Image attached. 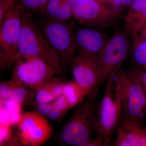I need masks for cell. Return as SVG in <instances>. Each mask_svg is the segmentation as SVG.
Returning a JSON list of instances; mask_svg holds the SVG:
<instances>
[{
	"instance_id": "obj_1",
	"label": "cell",
	"mask_w": 146,
	"mask_h": 146,
	"mask_svg": "<svg viewBox=\"0 0 146 146\" xmlns=\"http://www.w3.org/2000/svg\"><path fill=\"white\" fill-rule=\"evenodd\" d=\"M97 100L86 98L76 106L70 118L52 136L53 141L63 146H86L93 139L98 121Z\"/></svg>"
},
{
	"instance_id": "obj_2",
	"label": "cell",
	"mask_w": 146,
	"mask_h": 146,
	"mask_svg": "<svg viewBox=\"0 0 146 146\" xmlns=\"http://www.w3.org/2000/svg\"><path fill=\"white\" fill-rule=\"evenodd\" d=\"M19 44L21 55H31L42 58L54 69L56 74L65 76L66 69L59 57L50 47L32 16L22 13Z\"/></svg>"
},
{
	"instance_id": "obj_3",
	"label": "cell",
	"mask_w": 146,
	"mask_h": 146,
	"mask_svg": "<svg viewBox=\"0 0 146 146\" xmlns=\"http://www.w3.org/2000/svg\"><path fill=\"white\" fill-rule=\"evenodd\" d=\"M133 48L131 35L123 26L117 29L108 41L99 58L98 65V88L112 75H116L130 57Z\"/></svg>"
},
{
	"instance_id": "obj_4",
	"label": "cell",
	"mask_w": 146,
	"mask_h": 146,
	"mask_svg": "<svg viewBox=\"0 0 146 146\" xmlns=\"http://www.w3.org/2000/svg\"><path fill=\"white\" fill-rule=\"evenodd\" d=\"M36 23L47 43L60 58L67 72L72 70L76 50L74 23L70 21L62 22L45 17Z\"/></svg>"
},
{
	"instance_id": "obj_5",
	"label": "cell",
	"mask_w": 146,
	"mask_h": 146,
	"mask_svg": "<svg viewBox=\"0 0 146 146\" xmlns=\"http://www.w3.org/2000/svg\"><path fill=\"white\" fill-rule=\"evenodd\" d=\"M114 90L121 100L122 116L145 124L146 96L130 71L121 69L116 74Z\"/></svg>"
},
{
	"instance_id": "obj_6",
	"label": "cell",
	"mask_w": 146,
	"mask_h": 146,
	"mask_svg": "<svg viewBox=\"0 0 146 146\" xmlns=\"http://www.w3.org/2000/svg\"><path fill=\"white\" fill-rule=\"evenodd\" d=\"M116 75H112L107 79L104 96L98 104L95 132L102 138L104 146L111 145L113 134L122 116L121 100L114 90V77Z\"/></svg>"
},
{
	"instance_id": "obj_7",
	"label": "cell",
	"mask_w": 146,
	"mask_h": 146,
	"mask_svg": "<svg viewBox=\"0 0 146 146\" xmlns=\"http://www.w3.org/2000/svg\"><path fill=\"white\" fill-rule=\"evenodd\" d=\"M55 75L52 67L41 58L31 55H21L14 65L9 81L36 91Z\"/></svg>"
},
{
	"instance_id": "obj_8",
	"label": "cell",
	"mask_w": 146,
	"mask_h": 146,
	"mask_svg": "<svg viewBox=\"0 0 146 146\" xmlns=\"http://www.w3.org/2000/svg\"><path fill=\"white\" fill-rule=\"evenodd\" d=\"M22 22V13L12 6L0 25L1 70L15 65L21 56L19 44Z\"/></svg>"
},
{
	"instance_id": "obj_9",
	"label": "cell",
	"mask_w": 146,
	"mask_h": 146,
	"mask_svg": "<svg viewBox=\"0 0 146 146\" xmlns=\"http://www.w3.org/2000/svg\"><path fill=\"white\" fill-rule=\"evenodd\" d=\"M73 18L86 26L100 29L116 25L120 13L96 0H78L72 4Z\"/></svg>"
},
{
	"instance_id": "obj_10",
	"label": "cell",
	"mask_w": 146,
	"mask_h": 146,
	"mask_svg": "<svg viewBox=\"0 0 146 146\" xmlns=\"http://www.w3.org/2000/svg\"><path fill=\"white\" fill-rule=\"evenodd\" d=\"M17 127V134L22 145H42L53 135V128L48 119L36 111L23 113Z\"/></svg>"
},
{
	"instance_id": "obj_11",
	"label": "cell",
	"mask_w": 146,
	"mask_h": 146,
	"mask_svg": "<svg viewBox=\"0 0 146 146\" xmlns=\"http://www.w3.org/2000/svg\"><path fill=\"white\" fill-rule=\"evenodd\" d=\"M98 62L96 58L78 53L72 67L74 81L84 90L87 98L97 100L100 91Z\"/></svg>"
},
{
	"instance_id": "obj_12",
	"label": "cell",
	"mask_w": 146,
	"mask_h": 146,
	"mask_svg": "<svg viewBox=\"0 0 146 146\" xmlns=\"http://www.w3.org/2000/svg\"><path fill=\"white\" fill-rule=\"evenodd\" d=\"M74 39L79 54L98 60L108 40L98 29L84 25L74 31Z\"/></svg>"
},
{
	"instance_id": "obj_13",
	"label": "cell",
	"mask_w": 146,
	"mask_h": 146,
	"mask_svg": "<svg viewBox=\"0 0 146 146\" xmlns=\"http://www.w3.org/2000/svg\"><path fill=\"white\" fill-rule=\"evenodd\" d=\"M116 146H146L145 124L122 116L116 129Z\"/></svg>"
},
{
	"instance_id": "obj_14",
	"label": "cell",
	"mask_w": 146,
	"mask_h": 146,
	"mask_svg": "<svg viewBox=\"0 0 146 146\" xmlns=\"http://www.w3.org/2000/svg\"><path fill=\"white\" fill-rule=\"evenodd\" d=\"M146 21V0H134L124 18L123 27L131 35L133 41Z\"/></svg>"
},
{
	"instance_id": "obj_15",
	"label": "cell",
	"mask_w": 146,
	"mask_h": 146,
	"mask_svg": "<svg viewBox=\"0 0 146 146\" xmlns=\"http://www.w3.org/2000/svg\"><path fill=\"white\" fill-rule=\"evenodd\" d=\"M35 91L9 81L2 82L0 84V98L10 100L22 106L33 102L36 94Z\"/></svg>"
},
{
	"instance_id": "obj_16",
	"label": "cell",
	"mask_w": 146,
	"mask_h": 146,
	"mask_svg": "<svg viewBox=\"0 0 146 146\" xmlns=\"http://www.w3.org/2000/svg\"><path fill=\"white\" fill-rule=\"evenodd\" d=\"M69 0H50L42 16L55 21L68 22L73 17Z\"/></svg>"
},
{
	"instance_id": "obj_17",
	"label": "cell",
	"mask_w": 146,
	"mask_h": 146,
	"mask_svg": "<svg viewBox=\"0 0 146 146\" xmlns=\"http://www.w3.org/2000/svg\"><path fill=\"white\" fill-rule=\"evenodd\" d=\"M63 95L71 109L84 100L86 98L85 91L75 82H65Z\"/></svg>"
},
{
	"instance_id": "obj_18",
	"label": "cell",
	"mask_w": 146,
	"mask_h": 146,
	"mask_svg": "<svg viewBox=\"0 0 146 146\" xmlns=\"http://www.w3.org/2000/svg\"><path fill=\"white\" fill-rule=\"evenodd\" d=\"M50 0H15L14 6L24 14L43 16Z\"/></svg>"
},
{
	"instance_id": "obj_19",
	"label": "cell",
	"mask_w": 146,
	"mask_h": 146,
	"mask_svg": "<svg viewBox=\"0 0 146 146\" xmlns=\"http://www.w3.org/2000/svg\"><path fill=\"white\" fill-rule=\"evenodd\" d=\"M130 57L133 68L146 70V39L138 38L133 41Z\"/></svg>"
},
{
	"instance_id": "obj_20",
	"label": "cell",
	"mask_w": 146,
	"mask_h": 146,
	"mask_svg": "<svg viewBox=\"0 0 146 146\" xmlns=\"http://www.w3.org/2000/svg\"><path fill=\"white\" fill-rule=\"evenodd\" d=\"M0 106L3 107L9 113L12 126H17L23 116L21 105L10 100L0 98Z\"/></svg>"
},
{
	"instance_id": "obj_21",
	"label": "cell",
	"mask_w": 146,
	"mask_h": 146,
	"mask_svg": "<svg viewBox=\"0 0 146 146\" xmlns=\"http://www.w3.org/2000/svg\"><path fill=\"white\" fill-rule=\"evenodd\" d=\"M50 79L36 91L35 98L32 103L33 106L50 102L54 100V98L51 91Z\"/></svg>"
},
{
	"instance_id": "obj_22",
	"label": "cell",
	"mask_w": 146,
	"mask_h": 146,
	"mask_svg": "<svg viewBox=\"0 0 146 146\" xmlns=\"http://www.w3.org/2000/svg\"><path fill=\"white\" fill-rule=\"evenodd\" d=\"M65 81L61 77H56L55 75L50 79L51 91L54 100L63 94V86Z\"/></svg>"
},
{
	"instance_id": "obj_23",
	"label": "cell",
	"mask_w": 146,
	"mask_h": 146,
	"mask_svg": "<svg viewBox=\"0 0 146 146\" xmlns=\"http://www.w3.org/2000/svg\"><path fill=\"white\" fill-rule=\"evenodd\" d=\"M130 71L140 84L146 96V70L133 67Z\"/></svg>"
},
{
	"instance_id": "obj_24",
	"label": "cell",
	"mask_w": 146,
	"mask_h": 146,
	"mask_svg": "<svg viewBox=\"0 0 146 146\" xmlns=\"http://www.w3.org/2000/svg\"><path fill=\"white\" fill-rule=\"evenodd\" d=\"M11 127L0 125V146H6L13 137Z\"/></svg>"
},
{
	"instance_id": "obj_25",
	"label": "cell",
	"mask_w": 146,
	"mask_h": 146,
	"mask_svg": "<svg viewBox=\"0 0 146 146\" xmlns=\"http://www.w3.org/2000/svg\"><path fill=\"white\" fill-rule=\"evenodd\" d=\"M53 106L54 101H53L50 102L35 105L33 106L36 112L46 117L47 115L52 109Z\"/></svg>"
},
{
	"instance_id": "obj_26",
	"label": "cell",
	"mask_w": 146,
	"mask_h": 146,
	"mask_svg": "<svg viewBox=\"0 0 146 146\" xmlns=\"http://www.w3.org/2000/svg\"><path fill=\"white\" fill-rule=\"evenodd\" d=\"M67 114V112L56 108L53 106V107L47 115L46 118L51 121L61 122Z\"/></svg>"
},
{
	"instance_id": "obj_27",
	"label": "cell",
	"mask_w": 146,
	"mask_h": 146,
	"mask_svg": "<svg viewBox=\"0 0 146 146\" xmlns=\"http://www.w3.org/2000/svg\"><path fill=\"white\" fill-rule=\"evenodd\" d=\"M54 106L67 113L71 109L66 99L63 95L54 100Z\"/></svg>"
},
{
	"instance_id": "obj_28",
	"label": "cell",
	"mask_w": 146,
	"mask_h": 146,
	"mask_svg": "<svg viewBox=\"0 0 146 146\" xmlns=\"http://www.w3.org/2000/svg\"><path fill=\"white\" fill-rule=\"evenodd\" d=\"M0 125L12 126L9 113L2 106H0Z\"/></svg>"
},
{
	"instance_id": "obj_29",
	"label": "cell",
	"mask_w": 146,
	"mask_h": 146,
	"mask_svg": "<svg viewBox=\"0 0 146 146\" xmlns=\"http://www.w3.org/2000/svg\"><path fill=\"white\" fill-rule=\"evenodd\" d=\"M110 8L119 13L123 9L121 0H107Z\"/></svg>"
},
{
	"instance_id": "obj_30",
	"label": "cell",
	"mask_w": 146,
	"mask_h": 146,
	"mask_svg": "<svg viewBox=\"0 0 146 146\" xmlns=\"http://www.w3.org/2000/svg\"><path fill=\"white\" fill-rule=\"evenodd\" d=\"M15 1V0H0V5L9 8L11 7L14 6Z\"/></svg>"
},
{
	"instance_id": "obj_31",
	"label": "cell",
	"mask_w": 146,
	"mask_h": 146,
	"mask_svg": "<svg viewBox=\"0 0 146 146\" xmlns=\"http://www.w3.org/2000/svg\"><path fill=\"white\" fill-rule=\"evenodd\" d=\"M138 38L146 39V21L140 30Z\"/></svg>"
},
{
	"instance_id": "obj_32",
	"label": "cell",
	"mask_w": 146,
	"mask_h": 146,
	"mask_svg": "<svg viewBox=\"0 0 146 146\" xmlns=\"http://www.w3.org/2000/svg\"><path fill=\"white\" fill-rule=\"evenodd\" d=\"M134 0H121L123 9L128 8Z\"/></svg>"
},
{
	"instance_id": "obj_33",
	"label": "cell",
	"mask_w": 146,
	"mask_h": 146,
	"mask_svg": "<svg viewBox=\"0 0 146 146\" xmlns=\"http://www.w3.org/2000/svg\"><path fill=\"white\" fill-rule=\"evenodd\" d=\"M96 1H97L98 2L108 7L107 5V4H108L107 0H96Z\"/></svg>"
}]
</instances>
